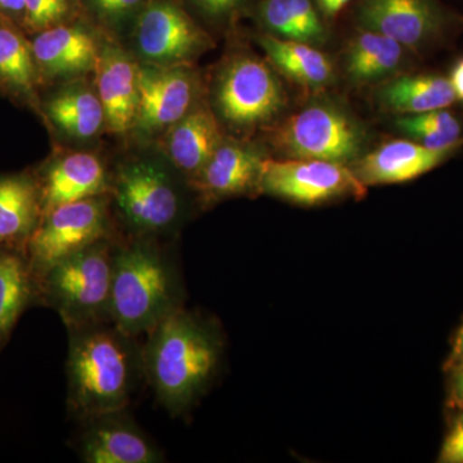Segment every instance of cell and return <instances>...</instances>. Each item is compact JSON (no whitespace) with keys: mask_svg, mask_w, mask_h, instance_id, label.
Masks as SVG:
<instances>
[{"mask_svg":"<svg viewBox=\"0 0 463 463\" xmlns=\"http://www.w3.org/2000/svg\"><path fill=\"white\" fill-rule=\"evenodd\" d=\"M111 322L70 330V410L83 419L124 411L143 371L142 350Z\"/></svg>","mask_w":463,"mask_h":463,"instance_id":"obj_1","label":"cell"},{"mask_svg":"<svg viewBox=\"0 0 463 463\" xmlns=\"http://www.w3.org/2000/svg\"><path fill=\"white\" fill-rule=\"evenodd\" d=\"M142 362L158 401L175 416L196 401L212 379L219 344L203 323L179 307L148 332Z\"/></svg>","mask_w":463,"mask_h":463,"instance_id":"obj_2","label":"cell"},{"mask_svg":"<svg viewBox=\"0 0 463 463\" xmlns=\"http://www.w3.org/2000/svg\"><path fill=\"white\" fill-rule=\"evenodd\" d=\"M179 304L172 260L149 241L115 248L109 322L127 336L146 335Z\"/></svg>","mask_w":463,"mask_h":463,"instance_id":"obj_3","label":"cell"},{"mask_svg":"<svg viewBox=\"0 0 463 463\" xmlns=\"http://www.w3.org/2000/svg\"><path fill=\"white\" fill-rule=\"evenodd\" d=\"M115 248L106 239L58 261L36 286L69 330L109 322Z\"/></svg>","mask_w":463,"mask_h":463,"instance_id":"obj_4","label":"cell"},{"mask_svg":"<svg viewBox=\"0 0 463 463\" xmlns=\"http://www.w3.org/2000/svg\"><path fill=\"white\" fill-rule=\"evenodd\" d=\"M364 128L346 109L313 103L283 121L272 133L274 147L289 158L355 163L364 151Z\"/></svg>","mask_w":463,"mask_h":463,"instance_id":"obj_5","label":"cell"},{"mask_svg":"<svg viewBox=\"0 0 463 463\" xmlns=\"http://www.w3.org/2000/svg\"><path fill=\"white\" fill-rule=\"evenodd\" d=\"M42 216L26 243L36 283L58 261L108 236V212L99 197L65 203Z\"/></svg>","mask_w":463,"mask_h":463,"instance_id":"obj_6","label":"cell"},{"mask_svg":"<svg viewBox=\"0 0 463 463\" xmlns=\"http://www.w3.org/2000/svg\"><path fill=\"white\" fill-rule=\"evenodd\" d=\"M258 188L307 206L343 197L362 199L367 194V187L345 164L316 158L264 160Z\"/></svg>","mask_w":463,"mask_h":463,"instance_id":"obj_7","label":"cell"},{"mask_svg":"<svg viewBox=\"0 0 463 463\" xmlns=\"http://www.w3.org/2000/svg\"><path fill=\"white\" fill-rule=\"evenodd\" d=\"M359 29L383 33L408 51H423L461 24L441 0H361L355 9Z\"/></svg>","mask_w":463,"mask_h":463,"instance_id":"obj_8","label":"cell"},{"mask_svg":"<svg viewBox=\"0 0 463 463\" xmlns=\"http://www.w3.org/2000/svg\"><path fill=\"white\" fill-rule=\"evenodd\" d=\"M216 105L225 121L237 127L267 123L285 106L279 78L260 58L241 56L225 67L216 88Z\"/></svg>","mask_w":463,"mask_h":463,"instance_id":"obj_9","label":"cell"},{"mask_svg":"<svg viewBox=\"0 0 463 463\" xmlns=\"http://www.w3.org/2000/svg\"><path fill=\"white\" fill-rule=\"evenodd\" d=\"M116 205L125 222L142 234L163 233L175 224L181 201L163 169L151 163H134L116 175Z\"/></svg>","mask_w":463,"mask_h":463,"instance_id":"obj_10","label":"cell"},{"mask_svg":"<svg viewBox=\"0 0 463 463\" xmlns=\"http://www.w3.org/2000/svg\"><path fill=\"white\" fill-rule=\"evenodd\" d=\"M209 44L205 33L172 3L148 5L137 25L139 53L161 67L187 62Z\"/></svg>","mask_w":463,"mask_h":463,"instance_id":"obj_11","label":"cell"},{"mask_svg":"<svg viewBox=\"0 0 463 463\" xmlns=\"http://www.w3.org/2000/svg\"><path fill=\"white\" fill-rule=\"evenodd\" d=\"M137 127L156 132L178 123L191 111L194 84L190 74L174 67H138Z\"/></svg>","mask_w":463,"mask_h":463,"instance_id":"obj_12","label":"cell"},{"mask_svg":"<svg viewBox=\"0 0 463 463\" xmlns=\"http://www.w3.org/2000/svg\"><path fill=\"white\" fill-rule=\"evenodd\" d=\"M81 458L88 463H156L163 455L123 411L88 417Z\"/></svg>","mask_w":463,"mask_h":463,"instance_id":"obj_13","label":"cell"},{"mask_svg":"<svg viewBox=\"0 0 463 463\" xmlns=\"http://www.w3.org/2000/svg\"><path fill=\"white\" fill-rule=\"evenodd\" d=\"M458 149H432L411 139H397L359 157L353 172L365 187L410 182L441 165Z\"/></svg>","mask_w":463,"mask_h":463,"instance_id":"obj_14","label":"cell"},{"mask_svg":"<svg viewBox=\"0 0 463 463\" xmlns=\"http://www.w3.org/2000/svg\"><path fill=\"white\" fill-rule=\"evenodd\" d=\"M97 90L105 111L106 124L115 133H124L136 123L138 106L137 70L121 52L108 50L97 60Z\"/></svg>","mask_w":463,"mask_h":463,"instance_id":"obj_15","label":"cell"},{"mask_svg":"<svg viewBox=\"0 0 463 463\" xmlns=\"http://www.w3.org/2000/svg\"><path fill=\"white\" fill-rule=\"evenodd\" d=\"M108 188V175L99 157L75 152L51 167L41 192L42 215L54 207L91 197Z\"/></svg>","mask_w":463,"mask_h":463,"instance_id":"obj_16","label":"cell"},{"mask_svg":"<svg viewBox=\"0 0 463 463\" xmlns=\"http://www.w3.org/2000/svg\"><path fill=\"white\" fill-rule=\"evenodd\" d=\"M263 161L254 149L222 142L197 174V188L210 199L245 194L258 187Z\"/></svg>","mask_w":463,"mask_h":463,"instance_id":"obj_17","label":"cell"},{"mask_svg":"<svg viewBox=\"0 0 463 463\" xmlns=\"http://www.w3.org/2000/svg\"><path fill=\"white\" fill-rule=\"evenodd\" d=\"M33 60L50 76L76 74L97 65L99 50L90 33L78 27L53 26L32 44Z\"/></svg>","mask_w":463,"mask_h":463,"instance_id":"obj_18","label":"cell"},{"mask_svg":"<svg viewBox=\"0 0 463 463\" xmlns=\"http://www.w3.org/2000/svg\"><path fill=\"white\" fill-rule=\"evenodd\" d=\"M221 143V128L214 114L207 108H197L173 125L167 152L179 170L197 175Z\"/></svg>","mask_w":463,"mask_h":463,"instance_id":"obj_19","label":"cell"},{"mask_svg":"<svg viewBox=\"0 0 463 463\" xmlns=\"http://www.w3.org/2000/svg\"><path fill=\"white\" fill-rule=\"evenodd\" d=\"M379 99L383 109L398 115L448 109L457 100L449 79L439 74L399 76L381 88Z\"/></svg>","mask_w":463,"mask_h":463,"instance_id":"obj_20","label":"cell"},{"mask_svg":"<svg viewBox=\"0 0 463 463\" xmlns=\"http://www.w3.org/2000/svg\"><path fill=\"white\" fill-rule=\"evenodd\" d=\"M42 214L41 192L23 176L0 178V250L29 241Z\"/></svg>","mask_w":463,"mask_h":463,"instance_id":"obj_21","label":"cell"},{"mask_svg":"<svg viewBox=\"0 0 463 463\" xmlns=\"http://www.w3.org/2000/svg\"><path fill=\"white\" fill-rule=\"evenodd\" d=\"M260 45L276 69L307 90H321L334 80L330 58L315 45L285 41L273 35L260 38Z\"/></svg>","mask_w":463,"mask_h":463,"instance_id":"obj_22","label":"cell"},{"mask_svg":"<svg viewBox=\"0 0 463 463\" xmlns=\"http://www.w3.org/2000/svg\"><path fill=\"white\" fill-rule=\"evenodd\" d=\"M407 51L383 33L361 30L346 51L347 78L355 84L383 80L402 69Z\"/></svg>","mask_w":463,"mask_h":463,"instance_id":"obj_23","label":"cell"},{"mask_svg":"<svg viewBox=\"0 0 463 463\" xmlns=\"http://www.w3.org/2000/svg\"><path fill=\"white\" fill-rule=\"evenodd\" d=\"M260 18L277 38L318 45L327 38L313 0H263Z\"/></svg>","mask_w":463,"mask_h":463,"instance_id":"obj_24","label":"cell"},{"mask_svg":"<svg viewBox=\"0 0 463 463\" xmlns=\"http://www.w3.org/2000/svg\"><path fill=\"white\" fill-rule=\"evenodd\" d=\"M38 288L27 259L0 250V343L7 339Z\"/></svg>","mask_w":463,"mask_h":463,"instance_id":"obj_25","label":"cell"},{"mask_svg":"<svg viewBox=\"0 0 463 463\" xmlns=\"http://www.w3.org/2000/svg\"><path fill=\"white\" fill-rule=\"evenodd\" d=\"M48 112L63 132L80 139L96 136L106 121L99 94L87 90L58 94L48 103Z\"/></svg>","mask_w":463,"mask_h":463,"instance_id":"obj_26","label":"cell"},{"mask_svg":"<svg viewBox=\"0 0 463 463\" xmlns=\"http://www.w3.org/2000/svg\"><path fill=\"white\" fill-rule=\"evenodd\" d=\"M395 127L411 141L432 149L463 147V125L448 109L422 114L401 115Z\"/></svg>","mask_w":463,"mask_h":463,"instance_id":"obj_27","label":"cell"},{"mask_svg":"<svg viewBox=\"0 0 463 463\" xmlns=\"http://www.w3.org/2000/svg\"><path fill=\"white\" fill-rule=\"evenodd\" d=\"M35 79L32 47L23 36L0 27V81L14 90L30 93Z\"/></svg>","mask_w":463,"mask_h":463,"instance_id":"obj_28","label":"cell"},{"mask_svg":"<svg viewBox=\"0 0 463 463\" xmlns=\"http://www.w3.org/2000/svg\"><path fill=\"white\" fill-rule=\"evenodd\" d=\"M69 12V0H25V23L35 32L57 26Z\"/></svg>","mask_w":463,"mask_h":463,"instance_id":"obj_29","label":"cell"},{"mask_svg":"<svg viewBox=\"0 0 463 463\" xmlns=\"http://www.w3.org/2000/svg\"><path fill=\"white\" fill-rule=\"evenodd\" d=\"M439 462L463 463V413L450 426L443 446H441Z\"/></svg>","mask_w":463,"mask_h":463,"instance_id":"obj_30","label":"cell"},{"mask_svg":"<svg viewBox=\"0 0 463 463\" xmlns=\"http://www.w3.org/2000/svg\"><path fill=\"white\" fill-rule=\"evenodd\" d=\"M90 2L100 16L109 20H118L138 8L143 0H90Z\"/></svg>","mask_w":463,"mask_h":463,"instance_id":"obj_31","label":"cell"},{"mask_svg":"<svg viewBox=\"0 0 463 463\" xmlns=\"http://www.w3.org/2000/svg\"><path fill=\"white\" fill-rule=\"evenodd\" d=\"M207 16L224 18L239 9L242 0H194Z\"/></svg>","mask_w":463,"mask_h":463,"instance_id":"obj_32","label":"cell"},{"mask_svg":"<svg viewBox=\"0 0 463 463\" xmlns=\"http://www.w3.org/2000/svg\"><path fill=\"white\" fill-rule=\"evenodd\" d=\"M352 0H316L317 7L323 16L327 18L336 17Z\"/></svg>","mask_w":463,"mask_h":463,"instance_id":"obj_33","label":"cell"},{"mask_svg":"<svg viewBox=\"0 0 463 463\" xmlns=\"http://www.w3.org/2000/svg\"><path fill=\"white\" fill-rule=\"evenodd\" d=\"M448 79H449L450 85H452L453 91H455L457 100L463 102V57L459 58L455 66L452 67Z\"/></svg>","mask_w":463,"mask_h":463,"instance_id":"obj_34","label":"cell"},{"mask_svg":"<svg viewBox=\"0 0 463 463\" xmlns=\"http://www.w3.org/2000/svg\"><path fill=\"white\" fill-rule=\"evenodd\" d=\"M0 9L25 17V0H0Z\"/></svg>","mask_w":463,"mask_h":463,"instance_id":"obj_35","label":"cell"},{"mask_svg":"<svg viewBox=\"0 0 463 463\" xmlns=\"http://www.w3.org/2000/svg\"><path fill=\"white\" fill-rule=\"evenodd\" d=\"M452 361L456 365L463 364V325L458 332H457L455 346H453Z\"/></svg>","mask_w":463,"mask_h":463,"instance_id":"obj_36","label":"cell"},{"mask_svg":"<svg viewBox=\"0 0 463 463\" xmlns=\"http://www.w3.org/2000/svg\"><path fill=\"white\" fill-rule=\"evenodd\" d=\"M452 395H463V364L456 365L455 383H453Z\"/></svg>","mask_w":463,"mask_h":463,"instance_id":"obj_37","label":"cell"},{"mask_svg":"<svg viewBox=\"0 0 463 463\" xmlns=\"http://www.w3.org/2000/svg\"><path fill=\"white\" fill-rule=\"evenodd\" d=\"M452 404L463 412V395H452Z\"/></svg>","mask_w":463,"mask_h":463,"instance_id":"obj_38","label":"cell"}]
</instances>
